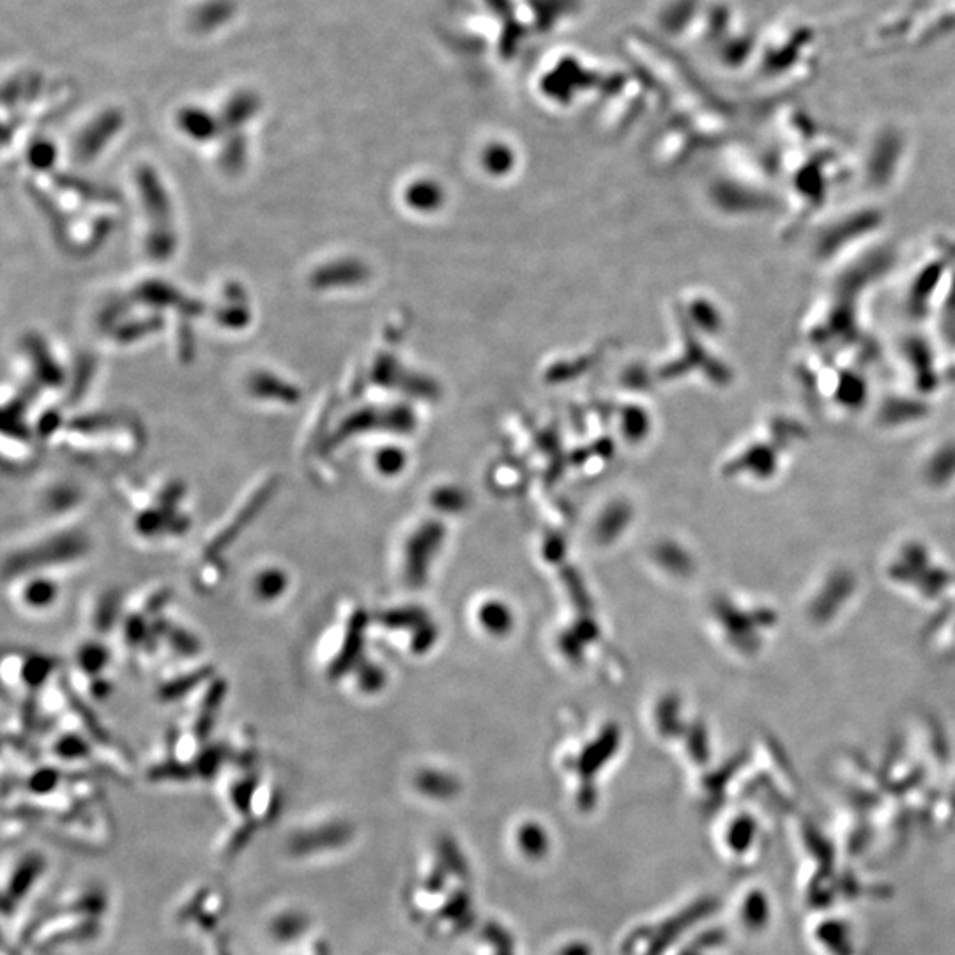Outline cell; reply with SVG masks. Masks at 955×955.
<instances>
[{
	"instance_id": "obj_17",
	"label": "cell",
	"mask_w": 955,
	"mask_h": 955,
	"mask_svg": "<svg viewBox=\"0 0 955 955\" xmlns=\"http://www.w3.org/2000/svg\"><path fill=\"white\" fill-rule=\"evenodd\" d=\"M79 503V494L70 487H59L48 496V508L53 512H64Z\"/></svg>"
},
{
	"instance_id": "obj_18",
	"label": "cell",
	"mask_w": 955,
	"mask_h": 955,
	"mask_svg": "<svg viewBox=\"0 0 955 955\" xmlns=\"http://www.w3.org/2000/svg\"><path fill=\"white\" fill-rule=\"evenodd\" d=\"M359 688L366 694L377 692L383 686V671L372 664H358Z\"/></svg>"
},
{
	"instance_id": "obj_3",
	"label": "cell",
	"mask_w": 955,
	"mask_h": 955,
	"mask_svg": "<svg viewBox=\"0 0 955 955\" xmlns=\"http://www.w3.org/2000/svg\"><path fill=\"white\" fill-rule=\"evenodd\" d=\"M363 619H364V614H361V612H356L351 618L347 634H345V638H344V646H342V649L338 651V655L335 657V660L329 666V677L331 679L345 676L355 666H358L359 662H361L359 657H361V649H363Z\"/></svg>"
},
{
	"instance_id": "obj_6",
	"label": "cell",
	"mask_w": 955,
	"mask_h": 955,
	"mask_svg": "<svg viewBox=\"0 0 955 955\" xmlns=\"http://www.w3.org/2000/svg\"><path fill=\"white\" fill-rule=\"evenodd\" d=\"M179 515L177 510H170V508H165L156 503V506H151L144 512H140L137 518H135V529L140 536H146V538H153V536H159V534H168V529H170V524L174 522V518Z\"/></svg>"
},
{
	"instance_id": "obj_16",
	"label": "cell",
	"mask_w": 955,
	"mask_h": 955,
	"mask_svg": "<svg viewBox=\"0 0 955 955\" xmlns=\"http://www.w3.org/2000/svg\"><path fill=\"white\" fill-rule=\"evenodd\" d=\"M227 683L220 677L213 679L211 685L207 686L203 697H202V704H200V712H205V714H216L218 708L222 706L225 695H227Z\"/></svg>"
},
{
	"instance_id": "obj_10",
	"label": "cell",
	"mask_w": 955,
	"mask_h": 955,
	"mask_svg": "<svg viewBox=\"0 0 955 955\" xmlns=\"http://www.w3.org/2000/svg\"><path fill=\"white\" fill-rule=\"evenodd\" d=\"M120 607H122V597L118 590L109 591L98 600V605L94 610V627L98 629V632L105 634L118 623Z\"/></svg>"
},
{
	"instance_id": "obj_8",
	"label": "cell",
	"mask_w": 955,
	"mask_h": 955,
	"mask_svg": "<svg viewBox=\"0 0 955 955\" xmlns=\"http://www.w3.org/2000/svg\"><path fill=\"white\" fill-rule=\"evenodd\" d=\"M77 664L83 675L101 676V673L110 664V649L98 640L83 642L77 651Z\"/></svg>"
},
{
	"instance_id": "obj_7",
	"label": "cell",
	"mask_w": 955,
	"mask_h": 955,
	"mask_svg": "<svg viewBox=\"0 0 955 955\" xmlns=\"http://www.w3.org/2000/svg\"><path fill=\"white\" fill-rule=\"evenodd\" d=\"M211 676H213V667L203 666V667H200L194 673H188L184 676L174 677V679H170V681L161 685L158 692L159 699L165 701V703L177 701V699L188 695L190 692H194L199 685L205 683Z\"/></svg>"
},
{
	"instance_id": "obj_11",
	"label": "cell",
	"mask_w": 955,
	"mask_h": 955,
	"mask_svg": "<svg viewBox=\"0 0 955 955\" xmlns=\"http://www.w3.org/2000/svg\"><path fill=\"white\" fill-rule=\"evenodd\" d=\"M90 743L77 733H66L53 743L55 756L64 761H79L90 756Z\"/></svg>"
},
{
	"instance_id": "obj_9",
	"label": "cell",
	"mask_w": 955,
	"mask_h": 955,
	"mask_svg": "<svg viewBox=\"0 0 955 955\" xmlns=\"http://www.w3.org/2000/svg\"><path fill=\"white\" fill-rule=\"evenodd\" d=\"M55 669H57L55 658L43 655V653H34L25 658V662L22 664L20 675L27 688L38 690L55 673Z\"/></svg>"
},
{
	"instance_id": "obj_2",
	"label": "cell",
	"mask_w": 955,
	"mask_h": 955,
	"mask_svg": "<svg viewBox=\"0 0 955 955\" xmlns=\"http://www.w3.org/2000/svg\"><path fill=\"white\" fill-rule=\"evenodd\" d=\"M273 490H275V485L269 483V485L262 487V488H260V490H259V492H257L248 503H244V506L241 508V512L236 515V518H234V520H232V522H231V524H229V525H227V527H225V529L214 538V540H211V544H209L207 549H205V556H218V554H222L225 549H229L231 544H232V542L238 538L239 534L242 533V529H244L253 518L257 517V514L266 506V503H268V499L271 497Z\"/></svg>"
},
{
	"instance_id": "obj_19",
	"label": "cell",
	"mask_w": 955,
	"mask_h": 955,
	"mask_svg": "<svg viewBox=\"0 0 955 955\" xmlns=\"http://www.w3.org/2000/svg\"><path fill=\"white\" fill-rule=\"evenodd\" d=\"M90 695L98 701H105L112 694V685L103 676H96L90 681Z\"/></svg>"
},
{
	"instance_id": "obj_5",
	"label": "cell",
	"mask_w": 955,
	"mask_h": 955,
	"mask_svg": "<svg viewBox=\"0 0 955 955\" xmlns=\"http://www.w3.org/2000/svg\"><path fill=\"white\" fill-rule=\"evenodd\" d=\"M59 598V584L50 579L36 575L29 579L22 590V601L34 610H43L52 607Z\"/></svg>"
},
{
	"instance_id": "obj_12",
	"label": "cell",
	"mask_w": 955,
	"mask_h": 955,
	"mask_svg": "<svg viewBox=\"0 0 955 955\" xmlns=\"http://www.w3.org/2000/svg\"><path fill=\"white\" fill-rule=\"evenodd\" d=\"M165 638L168 640L170 648L181 657H195V655H199L200 649H202L199 637L192 634L190 630H186L183 627H177V625H172V623L168 625Z\"/></svg>"
},
{
	"instance_id": "obj_1",
	"label": "cell",
	"mask_w": 955,
	"mask_h": 955,
	"mask_svg": "<svg viewBox=\"0 0 955 955\" xmlns=\"http://www.w3.org/2000/svg\"><path fill=\"white\" fill-rule=\"evenodd\" d=\"M90 549L89 538L81 531H68L57 536L46 538L34 547H27L13 553L5 559V577H22L38 570L70 564L85 556Z\"/></svg>"
},
{
	"instance_id": "obj_15",
	"label": "cell",
	"mask_w": 955,
	"mask_h": 955,
	"mask_svg": "<svg viewBox=\"0 0 955 955\" xmlns=\"http://www.w3.org/2000/svg\"><path fill=\"white\" fill-rule=\"evenodd\" d=\"M59 780H61V773L59 770L55 768H50V766H44L36 770L25 782L27 790L33 793V795H50L57 786H59Z\"/></svg>"
},
{
	"instance_id": "obj_14",
	"label": "cell",
	"mask_w": 955,
	"mask_h": 955,
	"mask_svg": "<svg viewBox=\"0 0 955 955\" xmlns=\"http://www.w3.org/2000/svg\"><path fill=\"white\" fill-rule=\"evenodd\" d=\"M122 634L131 648H146L151 638V623L146 614H129L122 623Z\"/></svg>"
},
{
	"instance_id": "obj_4",
	"label": "cell",
	"mask_w": 955,
	"mask_h": 955,
	"mask_svg": "<svg viewBox=\"0 0 955 955\" xmlns=\"http://www.w3.org/2000/svg\"><path fill=\"white\" fill-rule=\"evenodd\" d=\"M288 590V575L279 566H268L255 573L251 591L259 601L273 603L283 597Z\"/></svg>"
},
{
	"instance_id": "obj_13",
	"label": "cell",
	"mask_w": 955,
	"mask_h": 955,
	"mask_svg": "<svg viewBox=\"0 0 955 955\" xmlns=\"http://www.w3.org/2000/svg\"><path fill=\"white\" fill-rule=\"evenodd\" d=\"M225 759H227V747L225 745H220V743L209 745L197 756V762L194 766V771L200 777H203V779H213L218 773V770L222 768V764L225 762Z\"/></svg>"
}]
</instances>
